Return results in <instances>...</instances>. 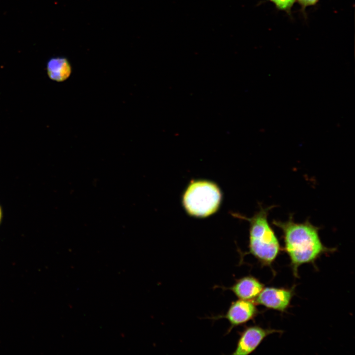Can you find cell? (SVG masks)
Here are the masks:
<instances>
[{
	"label": "cell",
	"instance_id": "3",
	"mask_svg": "<svg viewBox=\"0 0 355 355\" xmlns=\"http://www.w3.org/2000/svg\"><path fill=\"white\" fill-rule=\"evenodd\" d=\"M222 193L214 182L205 179L191 180L182 197V204L191 216L204 218L216 213L222 201Z\"/></svg>",
	"mask_w": 355,
	"mask_h": 355
},
{
	"label": "cell",
	"instance_id": "2",
	"mask_svg": "<svg viewBox=\"0 0 355 355\" xmlns=\"http://www.w3.org/2000/svg\"><path fill=\"white\" fill-rule=\"evenodd\" d=\"M274 206L259 209L251 217L232 213L234 217L249 223L248 251L263 265H271L280 253L281 246L278 237L268 221V214Z\"/></svg>",
	"mask_w": 355,
	"mask_h": 355
},
{
	"label": "cell",
	"instance_id": "9",
	"mask_svg": "<svg viewBox=\"0 0 355 355\" xmlns=\"http://www.w3.org/2000/svg\"><path fill=\"white\" fill-rule=\"evenodd\" d=\"M272 2L276 8L280 11L286 12L289 15H291V9L296 0H269Z\"/></svg>",
	"mask_w": 355,
	"mask_h": 355
},
{
	"label": "cell",
	"instance_id": "1",
	"mask_svg": "<svg viewBox=\"0 0 355 355\" xmlns=\"http://www.w3.org/2000/svg\"><path fill=\"white\" fill-rule=\"evenodd\" d=\"M272 223L282 233L284 249L295 277L298 276L299 266L313 263L323 254L335 250L323 244L319 234L320 228L308 219L296 222L291 214L285 221L273 220Z\"/></svg>",
	"mask_w": 355,
	"mask_h": 355
},
{
	"label": "cell",
	"instance_id": "4",
	"mask_svg": "<svg viewBox=\"0 0 355 355\" xmlns=\"http://www.w3.org/2000/svg\"><path fill=\"white\" fill-rule=\"evenodd\" d=\"M258 313V310L253 300L239 299L231 302L225 314L209 318L214 320L226 319L230 323L227 331V333H229L233 328L253 320Z\"/></svg>",
	"mask_w": 355,
	"mask_h": 355
},
{
	"label": "cell",
	"instance_id": "10",
	"mask_svg": "<svg viewBox=\"0 0 355 355\" xmlns=\"http://www.w3.org/2000/svg\"><path fill=\"white\" fill-rule=\"evenodd\" d=\"M300 5L301 8L303 12H305V9L307 7L314 6L316 5L319 0H296Z\"/></svg>",
	"mask_w": 355,
	"mask_h": 355
},
{
	"label": "cell",
	"instance_id": "8",
	"mask_svg": "<svg viewBox=\"0 0 355 355\" xmlns=\"http://www.w3.org/2000/svg\"><path fill=\"white\" fill-rule=\"evenodd\" d=\"M46 71L48 76L51 80L62 82L70 77L72 73V67L67 58L55 57L48 61Z\"/></svg>",
	"mask_w": 355,
	"mask_h": 355
},
{
	"label": "cell",
	"instance_id": "5",
	"mask_svg": "<svg viewBox=\"0 0 355 355\" xmlns=\"http://www.w3.org/2000/svg\"><path fill=\"white\" fill-rule=\"evenodd\" d=\"M276 332L277 330L263 328L257 325L246 327L240 333L236 347L232 354L247 355L251 354L265 337Z\"/></svg>",
	"mask_w": 355,
	"mask_h": 355
},
{
	"label": "cell",
	"instance_id": "11",
	"mask_svg": "<svg viewBox=\"0 0 355 355\" xmlns=\"http://www.w3.org/2000/svg\"><path fill=\"white\" fill-rule=\"evenodd\" d=\"M0 218H1V210L0 209Z\"/></svg>",
	"mask_w": 355,
	"mask_h": 355
},
{
	"label": "cell",
	"instance_id": "6",
	"mask_svg": "<svg viewBox=\"0 0 355 355\" xmlns=\"http://www.w3.org/2000/svg\"><path fill=\"white\" fill-rule=\"evenodd\" d=\"M293 295L292 289L267 287L263 288L253 301L256 304L283 312L289 306Z\"/></svg>",
	"mask_w": 355,
	"mask_h": 355
},
{
	"label": "cell",
	"instance_id": "7",
	"mask_svg": "<svg viewBox=\"0 0 355 355\" xmlns=\"http://www.w3.org/2000/svg\"><path fill=\"white\" fill-rule=\"evenodd\" d=\"M221 287L231 290L239 299L252 300L258 295L264 285L253 276H247L237 279L230 287Z\"/></svg>",
	"mask_w": 355,
	"mask_h": 355
}]
</instances>
